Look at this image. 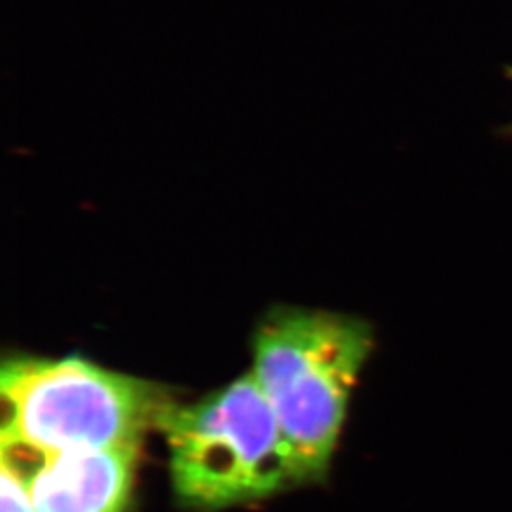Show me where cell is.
Returning a JSON list of instances; mask_svg holds the SVG:
<instances>
[{"label":"cell","mask_w":512,"mask_h":512,"mask_svg":"<svg viewBox=\"0 0 512 512\" xmlns=\"http://www.w3.org/2000/svg\"><path fill=\"white\" fill-rule=\"evenodd\" d=\"M372 344L363 319L332 311L275 308L258 323L251 374L274 410L300 482L327 473Z\"/></svg>","instance_id":"obj_1"},{"label":"cell","mask_w":512,"mask_h":512,"mask_svg":"<svg viewBox=\"0 0 512 512\" xmlns=\"http://www.w3.org/2000/svg\"><path fill=\"white\" fill-rule=\"evenodd\" d=\"M0 391L2 446L40 456L141 444L173 406L162 387L78 355L6 359Z\"/></svg>","instance_id":"obj_2"},{"label":"cell","mask_w":512,"mask_h":512,"mask_svg":"<svg viewBox=\"0 0 512 512\" xmlns=\"http://www.w3.org/2000/svg\"><path fill=\"white\" fill-rule=\"evenodd\" d=\"M160 431L175 492L186 507L217 511L300 482L293 452L253 374L200 403L173 404Z\"/></svg>","instance_id":"obj_3"},{"label":"cell","mask_w":512,"mask_h":512,"mask_svg":"<svg viewBox=\"0 0 512 512\" xmlns=\"http://www.w3.org/2000/svg\"><path fill=\"white\" fill-rule=\"evenodd\" d=\"M141 444L33 454L2 446L23 469L37 512L128 511Z\"/></svg>","instance_id":"obj_4"},{"label":"cell","mask_w":512,"mask_h":512,"mask_svg":"<svg viewBox=\"0 0 512 512\" xmlns=\"http://www.w3.org/2000/svg\"><path fill=\"white\" fill-rule=\"evenodd\" d=\"M0 505L2 512H37L29 494L27 478L16 461L2 456L0 461Z\"/></svg>","instance_id":"obj_5"}]
</instances>
